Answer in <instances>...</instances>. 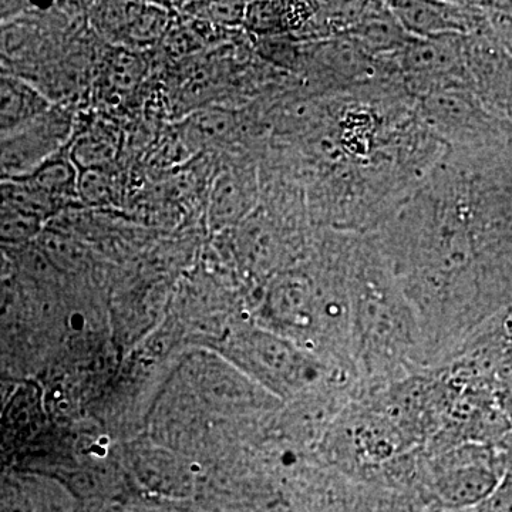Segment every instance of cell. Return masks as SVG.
<instances>
[{
	"label": "cell",
	"instance_id": "1",
	"mask_svg": "<svg viewBox=\"0 0 512 512\" xmlns=\"http://www.w3.org/2000/svg\"><path fill=\"white\" fill-rule=\"evenodd\" d=\"M429 357L454 355L512 303V177L447 150L373 231Z\"/></svg>",
	"mask_w": 512,
	"mask_h": 512
},
{
	"label": "cell",
	"instance_id": "2",
	"mask_svg": "<svg viewBox=\"0 0 512 512\" xmlns=\"http://www.w3.org/2000/svg\"><path fill=\"white\" fill-rule=\"evenodd\" d=\"M353 375L370 383L402 377L426 360L419 320L372 235H359L350 264Z\"/></svg>",
	"mask_w": 512,
	"mask_h": 512
},
{
	"label": "cell",
	"instance_id": "3",
	"mask_svg": "<svg viewBox=\"0 0 512 512\" xmlns=\"http://www.w3.org/2000/svg\"><path fill=\"white\" fill-rule=\"evenodd\" d=\"M424 126L450 150L512 146V127L485 109L473 90L446 89L417 100Z\"/></svg>",
	"mask_w": 512,
	"mask_h": 512
},
{
	"label": "cell",
	"instance_id": "4",
	"mask_svg": "<svg viewBox=\"0 0 512 512\" xmlns=\"http://www.w3.org/2000/svg\"><path fill=\"white\" fill-rule=\"evenodd\" d=\"M431 487L437 503L448 511H473L504 477L500 453L487 444L470 443L444 451L431 466Z\"/></svg>",
	"mask_w": 512,
	"mask_h": 512
},
{
	"label": "cell",
	"instance_id": "5",
	"mask_svg": "<svg viewBox=\"0 0 512 512\" xmlns=\"http://www.w3.org/2000/svg\"><path fill=\"white\" fill-rule=\"evenodd\" d=\"M466 36L413 37L390 56L400 82L414 99L440 90L470 89L466 60Z\"/></svg>",
	"mask_w": 512,
	"mask_h": 512
},
{
	"label": "cell",
	"instance_id": "6",
	"mask_svg": "<svg viewBox=\"0 0 512 512\" xmlns=\"http://www.w3.org/2000/svg\"><path fill=\"white\" fill-rule=\"evenodd\" d=\"M72 130L69 111L50 106L29 123L0 134V181L25 177L62 153Z\"/></svg>",
	"mask_w": 512,
	"mask_h": 512
},
{
	"label": "cell",
	"instance_id": "7",
	"mask_svg": "<svg viewBox=\"0 0 512 512\" xmlns=\"http://www.w3.org/2000/svg\"><path fill=\"white\" fill-rule=\"evenodd\" d=\"M471 90L497 119L512 127V55L493 33L466 36Z\"/></svg>",
	"mask_w": 512,
	"mask_h": 512
},
{
	"label": "cell",
	"instance_id": "8",
	"mask_svg": "<svg viewBox=\"0 0 512 512\" xmlns=\"http://www.w3.org/2000/svg\"><path fill=\"white\" fill-rule=\"evenodd\" d=\"M413 37L473 36L491 32L481 2H387Z\"/></svg>",
	"mask_w": 512,
	"mask_h": 512
},
{
	"label": "cell",
	"instance_id": "9",
	"mask_svg": "<svg viewBox=\"0 0 512 512\" xmlns=\"http://www.w3.org/2000/svg\"><path fill=\"white\" fill-rule=\"evenodd\" d=\"M261 184L255 165L248 161L227 165L215 178L208 222L215 231L238 227L258 207Z\"/></svg>",
	"mask_w": 512,
	"mask_h": 512
},
{
	"label": "cell",
	"instance_id": "10",
	"mask_svg": "<svg viewBox=\"0 0 512 512\" xmlns=\"http://www.w3.org/2000/svg\"><path fill=\"white\" fill-rule=\"evenodd\" d=\"M348 36L376 57L393 56L413 39L394 16L387 2H370L365 16L350 30Z\"/></svg>",
	"mask_w": 512,
	"mask_h": 512
},
{
	"label": "cell",
	"instance_id": "11",
	"mask_svg": "<svg viewBox=\"0 0 512 512\" xmlns=\"http://www.w3.org/2000/svg\"><path fill=\"white\" fill-rule=\"evenodd\" d=\"M318 2L248 3L244 26L259 37L295 36L315 13Z\"/></svg>",
	"mask_w": 512,
	"mask_h": 512
},
{
	"label": "cell",
	"instance_id": "12",
	"mask_svg": "<svg viewBox=\"0 0 512 512\" xmlns=\"http://www.w3.org/2000/svg\"><path fill=\"white\" fill-rule=\"evenodd\" d=\"M50 106L45 94L22 77L0 73V134L29 123Z\"/></svg>",
	"mask_w": 512,
	"mask_h": 512
},
{
	"label": "cell",
	"instance_id": "13",
	"mask_svg": "<svg viewBox=\"0 0 512 512\" xmlns=\"http://www.w3.org/2000/svg\"><path fill=\"white\" fill-rule=\"evenodd\" d=\"M101 18L107 32L123 35L136 43L153 42L161 36L167 22L163 10L143 3H110Z\"/></svg>",
	"mask_w": 512,
	"mask_h": 512
},
{
	"label": "cell",
	"instance_id": "14",
	"mask_svg": "<svg viewBox=\"0 0 512 512\" xmlns=\"http://www.w3.org/2000/svg\"><path fill=\"white\" fill-rule=\"evenodd\" d=\"M242 117L238 111L205 109L192 114L181 127L185 141L197 150L227 147L242 134Z\"/></svg>",
	"mask_w": 512,
	"mask_h": 512
},
{
	"label": "cell",
	"instance_id": "15",
	"mask_svg": "<svg viewBox=\"0 0 512 512\" xmlns=\"http://www.w3.org/2000/svg\"><path fill=\"white\" fill-rule=\"evenodd\" d=\"M120 150V138L113 127L104 123L89 126L77 134L69 146L70 161L79 170L109 168Z\"/></svg>",
	"mask_w": 512,
	"mask_h": 512
},
{
	"label": "cell",
	"instance_id": "16",
	"mask_svg": "<svg viewBox=\"0 0 512 512\" xmlns=\"http://www.w3.org/2000/svg\"><path fill=\"white\" fill-rule=\"evenodd\" d=\"M45 222L0 201V251L9 254L33 244L42 234Z\"/></svg>",
	"mask_w": 512,
	"mask_h": 512
},
{
	"label": "cell",
	"instance_id": "17",
	"mask_svg": "<svg viewBox=\"0 0 512 512\" xmlns=\"http://www.w3.org/2000/svg\"><path fill=\"white\" fill-rule=\"evenodd\" d=\"M106 76L109 96H127L137 89L143 77V64L130 53H120L111 59Z\"/></svg>",
	"mask_w": 512,
	"mask_h": 512
},
{
	"label": "cell",
	"instance_id": "18",
	"mask_svg": "<svg viewBox=\"0 0 512 512\" xmlns=\"http://www.w3.org/2000/svg\"><path fill=\"white\" fill-rule=\"evenodd\" d=\"M113 180L107 168L79 170L77 194L79 201L87 205H106L113 198Z\"/></svg>",
	"mask_w": 512,
	"mask_h": 512
},
{
	"label": "cell",
	"instance_id": "19",
	"mask_svg": "<svg viewBox=\"0 0 512 512\" xmlns=\"http://www.w3.org/2000/svg\"><path fill=\"white\" fill-rule=\"evenodd\" d=\"M495 39L512 55V2H481Z\"/></svg>",
	"mask_w": 512,
	"mask_h": 512
},
{
	"label": "cell",
	"instance_id": "20",
	"mask_svg": "<svg viewBox=\"0 0 512 512\" xmlns=\"http://www.w3.org/2000/svg\"><path fill=\"white\" fill-rule=\"evenodd\" d=\"M247 6L248 3L241 2L204 3L201 10L202 15L215 25L222 28H239L244 26Z\"/></svg>",
	"mask_w": 512,
	"mask_h": 512
},
{
	"label": "cell",
	"instance_id": "21",
	"mask_svg": "<svg viewBox=\"0 0 512 512\" xmlns=\"http://www.w3.org/2000/svg\"><path fill=\"white\" fill-rule=\"evenodd\" d=\"M470 512H512V470L504 474L490 497Z\"/></svg>",
	"mask_w": 512,
	"mask_h": 512
},
{
	"label": "cell",
	"instance_id": "22",
	"mask_svg": "<svg viewBox=\"0 0 512 512\" xmlns=\"http://www.w3.org/2000/svg\"><path fill=\"white\" fill-rule=\"evenodd\" d=\"M12 272V262H10L9 256L0 251V281L5 279L6 276L12 275Z\"/></svg>",
	"mask_w": 512,
	"mask_h": 512
}]
</instances>
